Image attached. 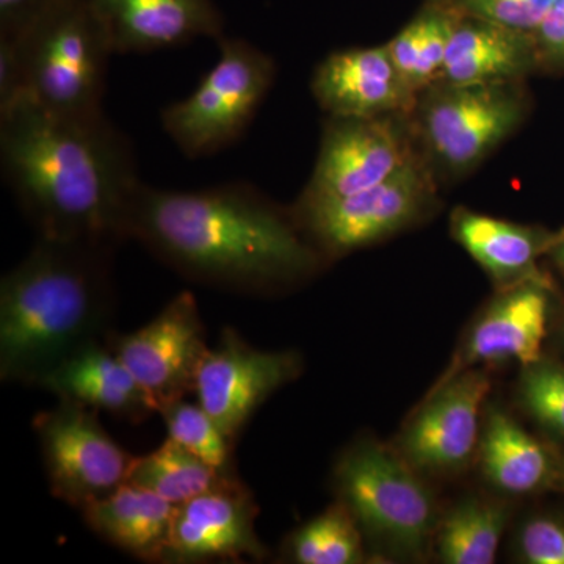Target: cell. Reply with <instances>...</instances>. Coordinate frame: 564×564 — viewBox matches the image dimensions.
<instances>
[{
    "label": "cell",
    "instance_id": "cell-1",
    "mask_svg": "<svg viewBox=\"0 0 564 564\" xmlns=\"http://www.w3.org/2000/svg\"><path fill=\"white\" fill-rule=\"evenodd\" d=\"M128 239L185 280L237 295H269L306 280L325 256L295 212H282L243 181L163 191L141 181Z\"/></svg>",
    "mask_w": 564,
    "mask_h": 564
},
{
    "label": "cell",
    "instance_id": "cell-2",
    "mask_svg": "<svg viewBox=\"0 0 564 564\" xmlns=\"http://www.w3.org/2000/svg\"><path fill=\"white\" fill-rule=\"evenodd\" d=\"M0 170L36 237L121 245L141 184L132 141L107 118L21 98L0 111Z\"/></svg>",
    "mask_w": 564,
    "mask_h": 564
},
{
    "label": "cell",
    "instance_id": "cell-3",
    "mask_svg": "<svg viewBox=\"0 0 564 564\" xmlns=\"http://www.w3.org/2000/svg\"><path fill=\"white\" fill-rule=\"evenodd\" d=\"M107 243L36 237L0 281V380L40 386L85 345L106 339L115 311Z\"/></svg>",
    "mask_w": 564,
    "mask_h": 564
},
{
    "label": "cell",
    "instance_id": "cell-4",
    "mask_svg": "<svg viewBox=\"0 0 564 564\" xmlns=\"http://www.w3.org/2000/svg\"><path fill=\"white\" fill-rule=\"evenodd\" d=\"M13 41L24 77L22 98L55 113H102L107 70L115 52L88 0H57Z\"/></svg>",
    "mask_w": 564,
    "mask_h": 564
},
{
    "label": "cell",
    "instance_id": "cell-5",
    "mask_svg": "<svg viewBox=\"0 0 564 564\" xmlns=\"http://www.w3.org/2000/svg\"><path fill=\"white\" fill-rule=\"evenodd\" d=\"M220 58L198 87L162 110L163 129L188 159L228 150L250 128L272 87L273 62L243 39L217 40Z\"/></svg>",
    "mask_w": 564,
    "mask_h": 564
},
{
    "label": "cell",
    "instance_id": "cell-6",
    "mask_svg": "<svg viewBox=\"0 0 564 564\" xmlns=\"http://www.w3.org/2000/svg\"><path fill=\"white\" fill-rule=\"evenodd\" d=\"M334 488L364 532L403 555H421L436 525V508L413 466L383 445L361 441L334 467Z\"/></svg>",
    "mask_w": 564,
    "mask_h": 564
},
{
    "label": "cell",
    "instance_id": "cell-7",
    "mask_svg": "<svg viewBox=\"0 0 564 564\" xmlns=\"http://www.w3.org/2000/svg\"><path fill=\"white\" fill-rule=\"evenodd\" d=\"M33 430L55 499L82 510L128 481L135 456L104 430L96 410L58 399L54 408L35 415Z\"/></svg>",
    "mask_w": 564,
    "mask_h": 564
},
{
    "label": "cell",
    "instance_id": "cell-8",
    "mask_svg": "<svg viewBox=\"0 0 564 564\" xmlns=\"http://www.w3.org/2000/svg\"><path fill=\"white\" fill-rule=\"evenodd\" d=\"M429 174L411 161L367 191L325 202H300L295 215L325 258L369 247L421 215L432 195Z\"/></svg>",
    "mask_w": 564,
    "mask_h": 564
},
{
    "label": "cell",
    "instance_id": "cell-9",
    "mask_svg": "<svg viewBox=\"0 0 564 564\" xmlns=\"http://www.w3.org/2000/svg\"><path fill=\"white\" fill-rule=\"evenodd\" d=\"M104 340L148 393L155 413L193 392L199 364L209 350L198 302L191 291L177 293L135 332H110Z\"/></svg>",
    "mask_w": 564,
    "mask_h": 564
},
{
    "label": "cell",
    "instance_id": "cell-10",
    "mask_svg": "<svg viewBox=\"0 0 564 564\" xmlns=\"http://www.w3.org/2000/svg\"><path fill=\"white\" fill-rule=\"evenodd\" d=\"M302 372L295 351H263L237 329H223L204 355L193 393L234 445L256 411Z\"/></svg>",
    "mask_w": 564,
    "mask_h": 564
},
{
    "label": "cell",
    "instance_id": "cell-11",
    "mask_svg": "<svg viewBox=\"0 0 564 564\" xmlns=\"http://www.w3.org/2000/svg\"><path fill=\"white\" fill-rule=\"evenodd\" d=\"M259 507L236 473L209 491L174 507L163 563L243 562L267 558L256 530Z\"/></svg>",
    "mask_w": 564,
    "mask_h": 564
},
{
    "label": "cell",
    "instance_id": "cell-12",
    "mask_svg": "<svg viewBox=\"0 0 564 564\" xmlns=\"http://www.w3.org/2000/svg\"><path fill=\"white\" fill-rule=\"evenodd\" d=\"M411 161L408 141L392 121L332 117L302 202H325L367 191Z\"/></svg>",
    "mask_w": 564,
    "mask_h": 564
},
{
    "label": "cell",
    "instance_id": "cell-13",
    "mask_svg": "<svg viewBox=\"0 0 564 564\" xmlns=\"http://www.w3.org/2000/svg\"><path fill=\"white\" fill-rule=\"evenodd\" d=\"M521 101L507 82L451 85L425 110V135L437 158L454 170L484 161L521 121Z\"/></svg>",
    "mask_w": 564,
    "mask_h": 564
},
{
    "label": "cell",
    "instance_id": "cell-14",
    "mask_svg": "<svg viewBox=\"0 0 564 564\" xmlns=\"http://www.w3.org/2000/svg\"><path fill=\"white\" fill-rule=\"evenodd\" d=\"M491 380L466 370L437 384L402 437L404 459L423 473L462 469L480 445V415Z\"/></svg>",
    "mask_w": 564,
    "mask_h": 564
},
{
    "label": "cell",
    "instance_id": "cell-15",
    "mask_svg": "<svg viewBox=\"0 0 564 564\" xmlns=\"http://www.w3.org/2000/svg\"><path fill=\"white\" fill-rule=\"evenodd\" d=\"M547 325L549 296L540 282L524 281L505 289L475 322L440 384L478 364L516 361L529 367L541 361Z\"/></svg>",
    "mask_w": 564,
    "mask_h": 564
},
{
    "label": "cell",
    "instance_id": "cell-16",
    "mask_svg": "<svg viewBox=\"0 0 564 564\" xmlns=\"http://www.w3.org/2000/svg\"><path fill=\"white\" fill-rule=\"evenodd\" d=\"M109 35L115 54L185 46L220 40L225 21L212 0H88Z\"/></svg>",
    "mask_w": 564,
    "mask_h": 564
},
{
    "label": "cell",
    "instance_id": "cell-17",
    "mask_svg": "<svg viewBox=\"0 0 564 564\" xmlns=\"http://www.w3.org/2000/svg\"><path fill=\"white\" fill-rule=\"evenodd\" d=\"M313 91L323 109L337 118H375L404 110L414 93L388 46L334 52L315 70Z\"/></svg>",
    "mask_w": 564,
    "mask_h": 564
},
{
    "label": "cell",
    "instance_id": "cell-18",
    "mask_svg": "<svg viewBox=\"0 0 564 564\" xmlns=\"http://www.w3.org/2000/svg\"><path fill=\"white\" fill-rule=\"evenodd\" d=\"M39 388L120 421L140 423L155 413L148 393L106 340L85 345L63 359Z\"/></svg>",
    "mask_w": 564,
    "mask_h": 564
},
{
    "label": "cell",
    "instance_id": "cell-19",
    "mask_svg": "<svg viewBox=\"0 0 564 564\" xmlns=\"http://www.w3.org/2000/svg\"><path fill=\"white\" fill-rule=\"evenodd\" d=\"M174 507L158 494L124 484L82 508L85 524L107 543L143 562H165Z\"/></svg>",
    "mask_w": 564,
    "mask_h": 564
},
{
    "label": "cell",
    "instance_id": "cell-20",
    "mask_svg": "<svg viewBox=\"0 0 564 564\" xmlns=\"http://www.w3.org/2000/svg\"><path fill=\"white\" fill-rule=\"evenodd\" d=\"M529 61L522 33L475 18L458 22L441 74L451 85L502 84Z\"/></svg>",
    "mask_w": 564,
    "mask_h": 564
},
{
    "label": "cell",
    "instance_id": "cell-21",
    "mask_svg": "<svg viewBox=\"0 0 564 564\" xmlns=\"http://www.w3.org/2000/svg\"><path fill=\"white\" fill-rule=\"evenodd\" d=\"M452 228L464 250L507 289L534 280V261L549 245L533 229L466 209L455 212Z\"/></svg>",
    "mask_w": 564,
    "mask_h": 564
},
{
    "label": "cell",
    "instance_id": "cell-22",
    "mask_svg": "<svg viewBox=\"0 0 564 564\" xmlns=\"http://www.w3.org/2000/svg\"><path fill=\"white\" fill-rule=\"evenodd\" d=\"M480 463L485 477L503 492H534L551 480V456L502 411H492L486 422Z\"/></svg>",
    "mask_w": 564,
    "mask_h": 564
},
{
    "label": "cell",
    "instance_id": "cell-23",
    "mask_svg": "<svg viewBox=\"0 0 564 564\" xmlns=\"http://www.w3.org/2000/svg\"><path fill=\"white\" fill-rule=\"evenodd\" d=\"M232 470H220L204 462L172 437L144 456H135L126 484L158 494L166 502L180 505L220 484Z\"/></svg>",
    "mask_w": 564,
    "mask_h": 564
},
{
    "label": "cell",
    "instance_id": "cell-24",
    "mask_svg": "<svg viewBox=\"0 0 564 564\" xmlns=\"http://www.w3.org/2000/svg\"><path fill=\"white\" fill-rule=\"evenodd\" d=\"M508 522L503 503L467 499L445 518L440 555L447 564H492Z\"/></svg>",
    "mask_w": 564,
    "mask_h": 564
},
{
    "label": "cell",
    "instance_id": "cell-25",
    "mask_svg": "<svg viewBox=\"0 0 564 564\" xmlns=\"http://www.w3.org/2000/svg\"><path fill=\"white\" fill-rule=\"evenodd\" d=\"M285 554L299 564H356L364 560L361 527L337 502L295 530Z\"/></svg>",
    "mask_w": 564,
    "mask_h": 564
},
{
    "label": "cell",
    "instance_id": "cell-26",
    "mask_svg": "<svg viewBox=\"0 0 564 564\" xmlns=\"http://www.w3.org/2000/svg\"><path fill=\"white\" fill-rule=\"evenodd\" d=\"M169 437L220 470H232L234 444L199 403L184 399L159 410Z\"/></svg>",
    "mask_w": 564,
    "mask_h": 564
},
{
    "label": "cell",
    "instance_id": "cell-27",
    "mask_svg": "<svg viewBox=\"0 0 564 564\" xmlns=\"http://www.w3.org/2000/svg\"><path fill=\"white\" fill-rule=\"evenodd\" d=\"M524 369L521 399L527 410L538 422L564 436V367L541 359Z\"/></svg>",
    "mask_w": 564,
    "mask_h": 564
},
{
    "label": "cell",
    "instance_id": "cell-28",
    "mask_svg": "<svg viewBox=\"0 0 564 564\" xmlns=\"http://www.w3.org/2000/svg\"><path fill=\"white\" fill-rule=\"evenodd\" d=\"M554 0H463L469 13L510 31L536 32Z\"/></svg>",
    "mask_w": 564,
    "mask_h": 564
},
{
    "label": "cell",
    "instance_id": "cell-29",
    "mask_svg": "<svg viewBox=\"0 0 564 564\" xmlns=\"http://www.w3.org/2000/svg\"><path fill=\"white\" fill-rule=\"evenodd\" d=\"M423 33L421 50H419L417 63L411 87L415 90L422 88L434 79V76L443 70L445 55H447L448 41L456 22L448 14L432 11L423 14Z\"/></svg>",
    "mask_w": 564,
    "mask_h": 564
},
{
    "label": "cell",
    "instance_id": "cell-30",
    "mask_svg": "<svg viewBox=\"0 0 564 564\" xmlns=\"http://www.w3.org/2000/svg\"><path fill=\"white\" fill-rule=\"evenodd\" d=\"M519 552L530 564H564V525L551 518H534L519 534Z\"/></svg>",
    "mask_w": 564,
    "mask_h": 564
},
{
    "label": "cell",
    "instance_id": "cell-31",
    "mask_svg": "<svg viewBox=\"0 0 564 564\" xmlns=\"http://www.w3.org/2000/svg\"><path fill=\"white\" fill-rule=\"evenodd\" d=\"M57 0H0V39H21Z\"/></svg>",
    "mask_w": 564,
    "mask_h": 564
},
{
    "label": "cell",
    "instance_id": "cell-32",
    "mask_svg": "<svg viewBox=\"0 0 564 564\" xmlns=\"http://www.w3.org/2000/svg\"><path fill=\"white\" fill-rule=\"evenodd\" d=\"M422 33L423 18L421 17L411 22L408 28H404L403 31L388 44L389 54H391L397 69L400 70V74H402L410 85L411 79H413L415 63H417L419 50H421Z\"/></svg>",
    "mask_w": 564,
    "mask_h": 564
},
{
    "label": "cell",
    "instance_id": "cell-33",
    "mask_svg": "<svg viewBox=\"0 0 564 564\" xmlns=\"http://www.w3.org/2000/svg\"><path fill=\"white\" fill-rule=\"evenodd\" d=\"M541 43L551 54L564 57V0H554L538 29Z\"/></svg>",
    "mask_w": 564,
    "mask_h": 564
},
{
    "label": "cell",
    "instance_id": "cell-34",
    "mask_svg": "<svg viewBox=\"0 0 564 564\" xmlns=\"http://www.w3.org/2000/svg\"><path fill=\"white\" fill-rule=\"evenodd\" d=\"M554 258L555 262L558 263L560 269L564 273V237L554 245Z\"/></svg>",
    "mask_w": 564,
    "mask_h": 564
}]
</instances>
